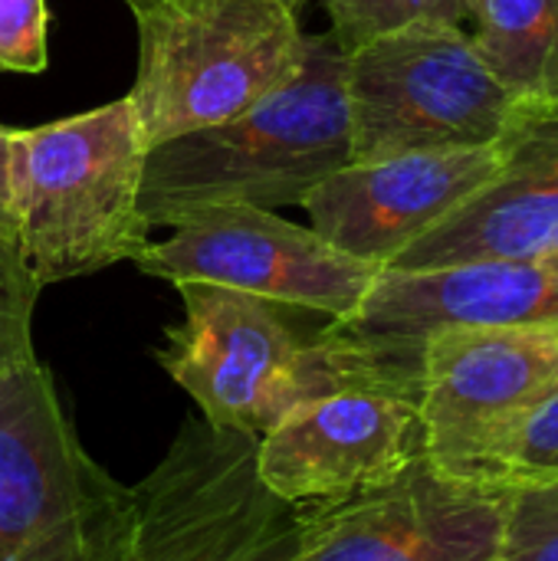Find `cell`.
I'll return each mask as SVG.
<instances>
[{"mask_svg": "<svg viewBox=\"0 0 558 561\" xmlns=\"http://www.w3.org/2000/svg\"><path fill=\"white\" fill-rule=\"evenodd\" d=\"M345 49L326 33L306 36L299 69L247 112L155 145L145 154L138 207L148 227H178L224 204L303 207L352 161Z\"/></svg>", "mask_w": 558, "mask_h": 561, "instance_id": "1", "label": "cell"}, {"mask_svg": "<svg viewBox=\"0 0 558 561\" xmlns=\"http://www.w3.org/2000/svg\"><path fill=\"white\" fill-rule=\"evenodd\" d=\"M145 148L128 99L10 135V207L20 263L43 286L135 263Z\"/></svg>", "mask_w": 558, "mask_h": 561, "instance_id": "2", "label": "cell"}, {"mask_svg": "<svg viewBox=\"0 0 558 561\" xmlns=\"http://www.w3.org/2000/svg\"><path fill=\"white\" fill-rule=\"evenodd\" d=\"M135 23L125 99L145 151L257 105L299 69L309 36L286 0H151Z\"/></svg>", "mask_w": 558, "mask_h": 561, "instance_id": "3", "label": "cell"}, {"mask_svg": "<svg viewBox=\"0 0 558 561\" xmlns=\"http://www.w3.org/2000/svg\"><path fill=\"white\" fill-rule=\"evenodd\" d=\"M132 486L82 444L43 362L0 375V561H118Z\"/></svg>", "mask_w": 558, "mask_h": 561, "instance_id": "4", "label": "cell"}, {"mask_svg": "<svg viewBox=\"0 0 558 561\" xmlns=\"http://www.w3.org/2000/svg\"><path fill=\"white\" fill-rule=\"evenodd\" d=\"M345 56L352 161L483 148L523 118L526 99L497 79L464 26L411 23Z\"/></svg>", "mask_w": 558, "mask_h": 561, "instance_id": "5", "label": "cell"}, {"mask_svg": "<svg viewBox=\"0 0 558 561\" xmlns=\"http://www.w3.org/2000/svg\"><path fill=\"white\" fill-rule=\"evenodd\" d=\"M296 510L257 473V437L184 421L164 457L132 486L118 561H289Z\"/></svg>", "mask_w": 558, "mask_h": 561, "instance_id": "6", "label": "cell"}, {"mask_svg": "<svg viewBox=\"0 0 558 561\" xmlns=\"http://www.w3.org/2000/svg\"><path fill=\"white\" fill-rule=\"evenodd\" d=\"M558 394V325L444 329L421 348L424 457L451 480L503 486L510 450Z\"/></svg>", "mask_w": 558, "mask_h": 561, "instance_id": "7", "label": "cell"}, {"mask_svg": "<svg viewBox=\"0 0 558 561\" xmlns=\"http://www.w3.org/2000/svg\"><path fill=\"white\" fill-rule=\"evenodd\" d=\"M135 266L174 286L214 283L329 322L349 319L378 276V266L342 253L312 227L253 204L191 214L168 240H151Z\"/></svg>", "mask_w": 558, "mask_h": 561, "instance_id": "8", "label": "cell"}, {"mask_svg": "<svg viewBox=\"0 0 558 561\" xmlns=\"http://www.w3.org/2000/svg\"><path fill=\"white\" fill-rule=\"evenodd\" d=\"M510 490L444 477L418 454L391 480L296 510L289 561H497Z\"/></svg>", "mask_w": 558, "mask_h": 561, "instance_id": "9", "label": "cell"}, {"mask_svg": "<svg viewBox=\"0 0 558 561\" xmlns=\"http://www.w3.org/2000/svg\"><path fill=\"white\" fill-rule=\"evenodd\" d=\"M418 454L424 444L414 398L342 388L296 404L257 437V473L273 496L309 510L391 480Z\"/></svg>", "mask_w": 558, "mask_h": 561, "instance_id": "10", "label": "cell"}, {"mask_svg": "<svg viewBox=\"0 0 558 561\" xmlns=\"http://www.w3.org/2000/svg\"><path fill=\"white\" fill-rule=\"evenodd\" d=\"M506 164V138L483 148L349 161L306 201L309 227L342 253L385 270L414 240L483 191Z\"/></svg>", "mask_w": 558, "mask_h": 561, "instance_id": "11", "label": "cell"}, {"mask_svg": "<svg viewBox=\"0 0 558 561\" xmlns=\"http://www.w3.org/2000/svg\"><path fill=\"white\" fill-rule=\"evenodd\" d=\"M342 332L418 358L444 329L558 325V276L536 263H454L378 270L362 306L332 322Z\"/></svg>", "mask_w": 558, "mask_h": 561, "instance_id": "12", "label": "cell"}, {"mask_svg": "<svg viewBox=\"0 0 558 561\" xmlns=\"http://www.w3.org/2000/svg\"><path fill=\"white\" fill-rule=\"evenodd\" d=\"M558 256V122L520 118L500 174L385 270L454 263H536Z\"/></svg>", "mask_w": 558, "mask_h": 561, "instance_id": "13", "label": "cell"}, {"mask_svg": "<svg viewBox=\"0 0 558 561\" xmlns=\"http://www.w3.org/2000/svg\"><path fill=\"white\" fill-rule=\"evenodd\" d=\"M474 46L520 99H533L558 33V0H474Z\"/></svg>", "mask_w": 558, "mask_h": 561, "instance_id": "14", "label": "cell"}, {"mask_svg": "<svg viewBox=\"0 0 558 561\" xmlns=\"http://www.w3.org/2000/svg\"><path fill=\"white\" fill-rule=\"evenodd\" d=\"M329 13V33L349 53L358 43L411 26V23H447L464 26L474 13V0H319Z\"/></svg>", "mask_w": 558, "mask_h": 561, "instance_id": "15", "label": "cell"}, {"mask_svg": "<svg viewBox=\"0 0 558 561\" xmlns=\"http://www.w3.org/2000/svg\"><path fill=\"white\" fill-rule=\"evenodd\" d=\"M497 561H558V483L510 490Z\"/></svg>", "mask_w": 558, "mask_h": 561, "instance_id": "16", "label": "cell"}, {"mask_svg": "<svg viewBox=\"0 0 558 561\" xmlns=\"http://www.w3.org/2000/svg\"><path fill=\"white\" fill-rule=\"evenodd\" d=\"M36 299H39V283L20 263L16 247L0 240V375L36 362V345H33Z\"/></svg>", "mask_w": 558, "mask_h": 561, "instance_id": "17", "label": "cell"}, {"mask_svg": "<svg viewBox=\"0 0 558 561\" xmlns=\"http://www.w3.org/2000/svg\"><path fill=\"white\" fill-rule=\"evenodd\" d=\"M536 483H558V394L529 414L503 473L506 490Z\"/></svg>", "mask_w": 558, "mask_h": 561, "instance_id": "18", "label": "cell"}, {"mask_svg": "<svg viewBox=\"0 0 558 561\" xmlns=\"http://www.w3.org/2000/svg\"><path fill=\"white\" fill-rule=\"evenodd\" d=\"M49 7L46 0H0V69L39 72L49 49Z\"/></svg>", "mask_w": 558, "mask_h": 561, "instance_id": "19", "label": "cell"}, {"mask_svg": "<svg viewBox=\"0 0 558 561\" xmlns=\"http://www.w3.org/2000/svg\"><path fill=\"white\" fill-rule=\"evenodd\" d=\"M523 118H556L558 122V33L536 95L523 102Z\"/></svg>", "mask_w": 558, "mask_h": 561, "instance_id": "20", "label": "cell"}, {"mask_svg": "<svg viewBox=\"0 0 558 561\" xmlns=\"http://www.w3.org/2000/svg\"><path fill=\"white\" fill-rule=\"evenodd\" d=\"M10 135L13 128L0 125V240L13 243V207H10ZM16 247V243H13Z\"/></svg>", "mask_w": 558, "mask_h": 561, "instance_id": "21", "label": "cell"}, {"mask_svg": "<svg viewBox=\"0 0 558 561\" xmlns=\"http://www.w3.org/2000/svg\"><path fill=\"white\" fill-rule=\"evenodd\" d=\"M125 3H128V10H132V13H135V10H141V7H148V3H151V0H125ZM286 3H293V7H296V10H299V7H303V3H306V0H286Z\"/></svg>", "mask_w": 558, "mask_h": 561, "instance_id": "22", "label": "cell"}, {"mask_svg": "<svg viewBox=\"0 0 558 561\" xmlns=\"http://www.w3.org/2000/svg\"><path fill=\"white\" fill-rule=\"evenodd\" d=\"M546 270H549V273H556V276H558V256H556V260H549V263H546Z\"/></svg>", "mask_w": 558, "mask_h": 561, "instance_id": "23", "label": "cell"}]
</instances>
